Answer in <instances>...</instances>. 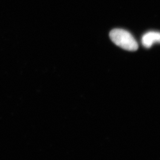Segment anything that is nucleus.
Masks as SVG:
<instances>
[{
  "mask_svg": "<svg viewBox=\"0 0 160 160\" xmlns=\"http://www.w3.org/2000/svg\"><path fill=\"white\" fill-rule=\"evenodd\" d=\"M110 38L117 46L128 51H135L138 44L134 37L125 30L114 29L110 32Z\"/></svg>",
  "mask_w": 160,
  "mask_h": 160,
  "instance_id": "obj_1",
  "label": "nucleus"
},
{
  "mask_svg": "<svg viewBox=\"0 0 160 160\" xmlns=\"http://www.w3.org/2000/svg\"><path fill=\"white\" fill-rule=\"evenodd\" d=\"M142 44L149 48L156 43H160V32L151 31L143 34L142 38Z\"/></svg>",
  "mask_w": 160,
  "mask_h": 160,
  "instance_id": "obj_2",
  "label": "nucleus"
}]
</instances>
